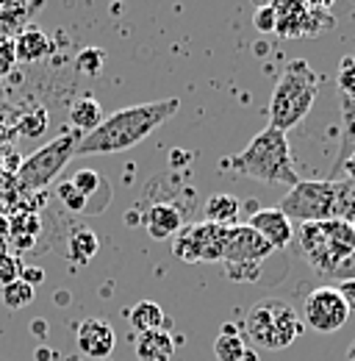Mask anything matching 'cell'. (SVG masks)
<instances>
[{"label": "cell", "mask_w": 355, "mask_h": 361, "mask_svg": "<svg viewBox=\"0 0 355 361\" xmlns=\"http://www.w3.org/2000/svg\"><path fill=\"white\" fill-rule=\"evenodd\" d=\"M336 87L342 92V100H355V56H344L339 61Z\"/></svg>", "instance_id": "cell-24"}, {"label": "cell", "mask_w": 355, "mask_h": 361, "mask_svg": "<svg viewBox=\"0 0 355 361\" xmlns=\"http://www.w3.org/2000/svg\"><path fill=\"white\" fill-rule=\"evenodd\" d=\"M103 61H106V53H103L100 47H87V50H81L78 59H75V64H78V70H81L84 75H97V73L103 70Z\"/></svg>", "instance_id": "cell-25"}, {"label": "cell", "mask_w": 355, "mask_h": 361, "mask_svg": "<svg viewBox=\"0 0 355 361\" xmlns=\"http://www.w3.org/2000/svg\"><path fill=\"white\" fill-rule=\"evenodd\" d=\"M253 25H256L261 34H272V31H275V6H261V8H256Z\"/></svg>", "instance_id": "cell-30"}, {"label": "cell", "mask_w": 355, "mask_h": 361, "mask_svg": "<svg viewBox=\"0 0 355 361\" xmlns=\"http://www.w3.org/2000/svg\"><path fill=\"white\" fill-rule=\"evenodd\" d=\"M180 109L178 97L167 100H153V103H139L114 111L106 117L94 131L81 136L75 156H108V153H123L133 145L144 142L156 128H161L173 114Z\"/></svg>", "instance_id": "cell-1"}, {"label": "cell", "mask_w": 355, "mask_h": 361, "mask_svg": "<svg viewBox=\"0 0 355 361\" xmlns=\"http://www.w3.org/2000/svg\"><path fill=\"white\" fill-rule=\"evenodd\" d=\"M164 309L153 300H139L136 306L128 309V322L136 334H147V331H158L164 328Z\"/></svg>", "instance_id": "cell-20"}, {"label": "cell", "mask_w": 355, "mask_h": 361, "mask_svg": "<svg viewBox=\"0 0 355 361\" xmlns=\"http://www.w3.org/2000/svg\"><path fill=\"white\" fill-rule=\"evenodd\" d=\"M20 270H23V264L11 256V253H0V286H8V283H14V281H20Z\"/></svg>", "instance_id": "cell-27"}, {"label": "cell", "mask_w": 355, "mask_h": 361, "mask_svg": "<svg viewBox=\"0 0 355 361\" xmlns=\"http://www.w3.org/2000/svg\"><path fill=\"white\" fill-rule=\"evenodd\" d=\"M244 334L261 350H283L303 334V319L292 303L280 298H261L244 314Z\"/></svg>", "instance_id": "cell-6"}, {"label": "cell", "mask_w": 355, "mask_h": 361, "mask_svg": "<svg viewBox=\"0 0 355 361\" xmlns=\"http://www.w3.org/2000/svg\"><path fill=\"white\" fill-rule=\"evenodd\" d=\"M114 328L108 319L103 317H89L78 325L75 331V342H78V350L87 356V359H106L111 356L114 350Z\"/></svg>", "instance_id": "cell-12"}, {"label": "cell", "mask_w": 355, "mask_h": 361, "mask_svg": "<svg viewBox=\"0 0 355 361\" xmlns=\"http://www.w3.org/2000/svg\"><path fill=\"white\" fill-rule=\"evenodd\" d=\"M225 236H228V228L206 223V220L194 223V226H183L173 236V253H175V259L186 262V264L222 262Z\"/></svg>", "instance_id": "cell-8"}, {"label": "cell", "mask_w": 355, "mask_h": 361, "mask_svg": "<svg viewBox=\"0 0 355 361\" xmlns=\"http://www.w3.org/2000/svg\"><path fill=\"white\" fill-rule=\"evenodd\" d=\"M53 53V42L50 37L39 31V28H25L17 39H14V56L17 61H25V64H34V61H42L44 56Z\"/></svg>", "instance_id": "cell-17"}, {"label": "cell", "mask_w": 355, "mask_h": 361, "mask_svg": "<svg viewBox=\"0 0 355 361\" xmlns=\"http://www.w3.org/2000/svg\"><path fill=\"white\" fill-rule=\"evenodd\" d=\"M81 142V134H61L56 139H50L44 147H39L37 153H31L20 170H17V183L20 189H44L50 186L53 178L67 167V161L75 156V147Z\"/></svg>", "instance_id": "cell-7"}, {"label": "cell", "mask_w": 355, "mask_h": 361, "mask_svg": "<svg viewBox=\"0 0 355 361\" xmlns=\"http://www.w3.org/2000/svg\"><path fill=\"white\" fill-rule=\"evenodd\" d=\"M272 253L275 247L250 226H233L225 236L222 264H264Z\"/></svg>", "instance_id": "cell-11"}, {"label": "cell", "mask_w": 355, "mask_h": 361, "mask_svg": "<svg viewBox=\"0 0 355 361\" xmlns=\"http://www.w3.org/2000/svg\"><path fill=\"white\" fill-rule=\"evenodd\" d=\"M44 278V272L39 270V267H23L20 270V281H25V283H31L34 289H37V283Z\"/></svg>", "instance_id": "cell-35"}, {"label": "cell", "mask_w": 355, "mask_h": 361, "mask_svg": "<svg viewBox=\"0 0 355 361\" xmlns=\"http://www.w3.org/2000/svg\"><path fill=\"white\" fill-rule=\"evenodd\" d=\"M142 226L147 228V233L153 239H173L183 223V212L178 209L175 203H167V200H156L147 206V212L142 214Z\"/></svg>", "instance_id": "cell-14"}, {"label": "cell", "mask_w": 355, "mask_h": 361, "mask_svg": "<svg viewBox=\"0 0 355 361\" xmlns=\"http://www.w3.org/2000/svg\"><path fill=\"white\" fill-rule=\"evenodd\" d=\"M347 359L355 361V342H353V345H350V350H347Z\"/></svg>", "instance_id": "cell-37"}, {"label": "cell", "mask_w": 355, "mask_h": 361, "mask_svg": "<svg viewBox=\"0 0 355 361\" xmlns=\"http://www.w3.org/2000/svg\"><path fill=\"white\" fill-rule=\"evenodd\" d=\"M222 270L236 283H253L261 278V264H222Z\"/></svg>", "instance_id": "cell-26"}, {"label": "cell", "mask_w": 355, "mask_h": 361, "mask_svg": "<svg viewBox=\"0 0 355 361\" xmlns=\"http://www.w3.org/2000/svg\"><path fill=\"white\" fill-rule=\"evenodd\" d=\"M70 123H73V128L81 136L89 134V131H94V128L103 123V109H100V103H97L92 94L78 97V100L70 106Z\"/></svg>", "instance_id": "cell-18"}, {"label": "cell", "mask_w": 355, "mask_h": 361, "mask_svg": "<svg viewBox=\"0 0 355 361\" xmlns=\"http://www.w3.org/2000/svg\"><path fill=\"white\" fill-rule=\"evenodd\" d=\"M342 170L347 173V180H353V183H355V153L347 159V161H344V164H342Z\"/></svg>", "instance_id": "cell-36"}, {"label": "cell", "mask_w": 355, "mask_h": 361, "mask_svg": "<svg viewBox=\"0 0 355 361\" xmlns=\"http://www.w3.org/2000/svg\"><path fill=\"white\" fill-rule=\"evenodd\" d=\"M84 197H89L94 189H97V183H100V176L94 173V170H78L75 176H73V180H70Z\"/></svg>", "instance_id": "cell-29"}, {"label": "cell", "mask_w": 355, "mask_h": 361, "mask_svg": "<svg viewBox=\"0 0 355 361\" xmlns=\"http://www.w3.org/2000/svg\"><path fill=\"white\" fill-rule=\"evenodd\" d=\"M300 319H303V325H309L316 334H336L339 328L347 325L350 309L342 300L339 289L333 283H325V286H316L306 295Z\"/></svg>", "instance_id": "cell-9"}, {"label": "cell", "mask_w": 355, "mask_h": 361, "mask_svg": "<svg viewBox=\"0 0 355 361\" xmlns=\"http://www.w3.org/2000/svg\"><path fill=\"white\" fill-rule=\"evenodd\" d=\"M58 197H61V203H64L67 209H73V212H84V209H87V197H84L70 180L58 186Z\"/></svg>", "instance_id": "cell-28"}, {"label": "cell", "mask_w": 355, "mask_h": 361, "mask_svg": "<svg viewBox=\"0 0 355 361\" xmlns=\"http://www.w3.org/2000/svg\"><path fill=\"white\" fill-rule=\"evenodd\" d=\"M222 167L242 178H253L261 183H283L289 189L294 183H300V176L292 161L289 139L283 131H278L272 126H266L261 134L253 136V142L242 153L222 161Z\"/></svg>", "instance_id": "cell-3"}, {"label": "cell", "mask_w": 355, "mask_h": 361, "mask_svg": "<svg viewBox=\"0 0 355 361\" xmlns=\"http://www.w3.org/2000/svg\"><path fill=\"white\" fill-rule=\"evenodd\" d=\"M97 247H100V239H97V233L92 231V228H75L73 233H70V239H67V259L73 262V264H89L92 259H94V253H97Z\"/></svg>", "instance_id": "cell-19"}, {"label": "cell", "mask_w": 355, "mask_h": 361, "mask_svg": "<svg viewBox=\"0 0 355 361\" xmlns=\"http://www.w3.org/2000/svg\"><path fill=\"white\" fill-rule=\"evenodd\" d=\"M14 59H17V56H14V42L0 39V73H6V70L11 67Z\"/></svg>", "instance_id": "cell-33"}, {"label": "cell", "mask_w": 355, "mask_h": 361, "mask_svg": "<svg viewBox=\"0 0 355 361\" xmlns=\"http://www.w3.org/2000/svg\"><path fill=\"white\" fill-rule=\"evenodd\" d=\"M300 256L309 262L311 270L322 275H333V270L355 253V231L347 220H328V223H303L294 231Z\"/></svg>", "instance_id": "cell-5"}, {"label": "cell", "mask_w": 355, "mask_h": 361, "mask_svg": "<svg viewBox=\"0 0 355 361\" xmlns=\"http://www.w3.org/2000/svg\"><path fill=\"white\" fill-rule=\"evenodd\" d=\"M353 231H355V223H353Z\"/></svg>", "instance_id": "cell-38"}, {"label": "cell", "mask_w": 355, "mask_h": 361, "mask_svg": "<svg viewBox=\"0 0 355 361\" xmlns=\"http://www.w3.org/2000/svg\"><path fill=\"white\" fill-rule=\"evenodd\" d=\"M34 117H37V120H25V123H23V131H28L25 136H37V134H42L44 131V111L42 109H37V111H34Z\"/></svg>", "instance_id": "cell-34"}, {"label": "cell", "mask_w": 355, "mask_h": 361, "mask_svg": "<svg viewBox=\"0 0 355 361\" xmlns=\"http://www.w3.org/2000/svg\"><path fill=\"white\" fill-rule=\"evenodd\" d=\"M322 75L311 67L306 59H294L280 73L272 100H269V126L278 131H292L309 117L311 106L319 94Z\"/></svg>", "instance_id": "cell-4"}, {"label": "cell", "mask_w": 355, "mask_h": 361, "mask_svg": "<svg viewBox=\"0 0 355 361\" xmlns=\"http://www.w3.org/2000/svg\"><path fill=\"white\" fill-rule=\"evenodd\" d=\"M333 25V17L325 6L313 3H275V34L294 39V37H313Z\"/></svg>", "instance_id": "cell-10"}, {"label": "cell", "mask_w": 355, "mask_h": 361, "mask_svg": "<svg viewBox=\"0 0 355 361\" xmlns=\"http://www.w3.org/2000/svg\"><path fill=\"white\" fill-rule=\"evenodd\" d=\"M342 117H344V128H342V145H339V156L333 164L330 178H339L342 164L355 153V100H342Z\"/></svg>", "instance_id": "cell-21"}, {"label": "cell", "mask_w": 355, "mask_h": 361, "mask_svg": "<svg viewBox=\"0 0 355 361\" xmlns=\"http://www.w3.org/2000/svg\"><path fill=\"white\" fill-rule=\"evenodd\" d=\"M173 356H175V339L164 328L136 336V359L139 361H173Z\"/></svg>", "instance_id": "cell-15"}, {"label": "cell", "mask_w": 355, "mask_h": 361, "mask_svg": "<svg viewBox=\"0 0 355 361\" xmlns=\"http://www.w3.org/2000/svg\"><path fill=\"white\" fill-rule=\"evenodd\" d=\"M34 295H37V289H34L31 283H25V281H14V283L3 286V303H6L8 309H23V306H28V303L34 300Z\"/></svg>", "instance_id": "cell-23"}, {"label": "cell", "mask_w": 355, "mask_h": 361, "mask_svg": "<svg viewBox=\"0 0 355 361\" xmlns=\"http://www.w3.org/2000/svg\"><path fill=\"white\" fill-rule=\"evenodd\" d=\"M330 278H333L336 283H339V281H355V253H350V256H347V259L333 270Z\"/></svg>", "instance_id": "cell-31"}, {"label": "cell", "mask_w": 355, "mask_h": 361, "mask_svg": "<svg viewBox=\"0 0 355 361\" xmlns=\"http://www.w3.org/2000/svg\"><path fill=\"white\" fill-rule=\"evenodd\" d=\"M336 289H339V295H342V300L347 303V309H350V314L355 312V281H339V283H333Z\"/></svg>", "instance_id": "cell-32"}, {"label": "cell", "mask_w": 355, "mask_h": 361, "mask_svg": "<svg viewBox=\"0 0 355 361\" xmlns=\"http://www.w3.org/2000/svg\"><path fill=\"white\" fill-rule=\"evenodd\" d=\"M292 223H355V183L347 178H325L294 183L278 206Z\"/></svg>", "instance_id": "cell-2"}, {"label": "cell", "mask_w": 355, "mask_h": 361, "mask_svg": "<svg viewBox=\"0 0 355 361\" xmlns=\"http://www.w3.org/2000/svg\"><path fill=\"white\" fill-rule=\"evenodd\" d=\"M247 226L253 228L259 236H264L275 250H286L294 242V226L280 209H259V212H253Z\"/></svg>", "instance_id": "cell-13"}, {"label": "cell", "mask_w": 355, "mask_h": 361, "mask_svg": "<svg viewBox=\"0 0 355 361\" xmlns=\"http://www.w3.org/2000/svg\"><path fill=\"white\" fill-rule=\"evenodd\" d=\"M214 356L217 361H244L247 342L233 325H222L220 336L214 339Z\"/></svg>", "instance_id": "cell-22"}, {"label": "cell", "mask_w": 355, "mask_h": 361, "mask_svg": "<svg viewBox=\"0 0 355 361\" xmlns=\"http://www.w3.org/2000/svg\"><path fill=\"white\" fill-rule=\"evenodd\" d=\"M206 223H214L222 228H233L239 226V212H242V203L236 195L230 192H214L208 200H206Z\"/></svg>", "instance_id": "cell-16"}]
</instances>
